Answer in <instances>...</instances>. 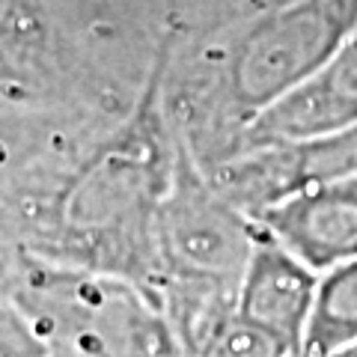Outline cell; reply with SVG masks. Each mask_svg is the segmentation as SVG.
<instances>
[{
  "mask_svg": "<svg viewBox=\"0 0 357 357\" xmlns=\"http://www.w3.org/2000/svg\"><path fill=\"white\" fill-rule=\"evenodd\" d=\"M0 283L57 357H185L164 307L126 277L33 262Z\"/></svg>",
  "mask_w": 357,
  "mask_h": 357,
  "instance_id": "6da1fadb",
  "label": "cell"
},
{
  "mask_svg": "<svg viewBox=\"0 0 357 357\" xmlns=\"http://www.w3.org/2000/svg\"><path fill=\"white\" fill-rule=\"evenodd\" d=\"M357 21V6L342 0H310L286 9L244 42L223 84L220 140L211 167L229 158L250 122L301 86L325 63Z\"/></svg>",
  "mask_w": 357,
  "mask_h": 357,
  "instance_id": "7a4b0ae2",
  "label": "cell"
},
{
  "mask_svg": "<svg viewBox=\"0 0 357 357\" xmlns=\"http://www.w3.org/2000/svg\"><path fill=\"white\" fill-rule=\"evenodd\" d=\"M250 220L259 236L321 274L357 256V178L304 185Z\"/></svg>",
  "mask_w": 357,
  "mask_h": 357,
  "instance_id": "3957f363",
  "label": "cell"
},
{
  "mask_svg": "<svg viewBox=\"0 0 357 357\" xmlns=\"http://www.w3.org/2000/svg\"><path fill=\"white\" fill-rule=\"evenodd\" d=\"M357 126V21L316 72L259 114L238 137L236 152L271 143L310 140Z\"/></svg>",
  "mask_w": 357,
  "mask_h": 357,
  "instance_id": "277c9868",
  "label": "cell"
},
{
  "mask_svg": "<svg viewBox=\"0 0 357 357\" xmlns=\"http://www.w3.org/2000/svg\"><path fill=\"white\" fill-rule=\"evenodd\" d=\"M319 274L280 244L256 232V244L236 292V312L292 354L301 349Z\"/></svg>",
  "mask_w": 357,
  "mask_h": 357,
  "instance_id": "5b68a950",
  "label": "cell"
},
{
  "mask_svg": "<svg viewBox=\"0 0 357 357\" xmlns=\"http://www.w3.org/2000/svg\"><path fill=\"white\" fill-rule=\"evenodd\" d=\"M357 345V256L319 274L298 351L325 357Z\"/></svg>",
  "mask_w": 357,
  "mask_h": 357,
  "instance_id": "8992f818",
  "label": "cell"
},
{
  "mask_svg": "<svg viewBox=\"0 0 357 357\" xmlns=\"http://www.w3.org/2000/svg\"><path fill=\"white\" fill-rule=\"evenodd\" d=\"M188 357H289V351L232 307L188 349Z\"/></svg>",
  "mask_w": 357,
  "mask_h": 357,
  "instance_id": "52a82bcc",
  "label": "cell"
},
{
  "mask_svg": "<svg viewBox=\"0 0 357 357\" xmlns=\"http://www.w3.org/2000/svg\"><path fill=\"white\" fill-rule=\"evenodd\" d=\"M45 345L0 283V357H39Z\"/></svg>",
  "mask_w": 357,
  "mask_h": 357,
  "instance_id": "ba28073f",
  "label": "cell"
},
{
  "mask_svg": "<svg viewBox=\"0 0 357 357\" xmlns=\"http://www.w3.org/2000/svg\"><path fill=\"white\" fill-rule=\"evenodd\" d=\"M289 357H316V354H307V351H292ZM325 357H357V345H351V349H342L337 354H325Z\"/></svg>",
  "mask_w": 357,
  "mask_h": 357,
  "instance_id": "9c48e42d",
  "label": "cell"
},
{
  "mask_svg": "<svg viewBox=\"0 0 357 357\" xmlns=\"http://www.w3.org/2000/svg\"><path fill=\"white\" fill-rule=\"evenodd\" d=\"M39 357H57V354H51V351H45V354H39Z\"/></svg>",
  "mask_w": 357,
  "mask_h": 357,
  "instance_id": "30bf717a",
  "label": "cell"
}]
</instances>
